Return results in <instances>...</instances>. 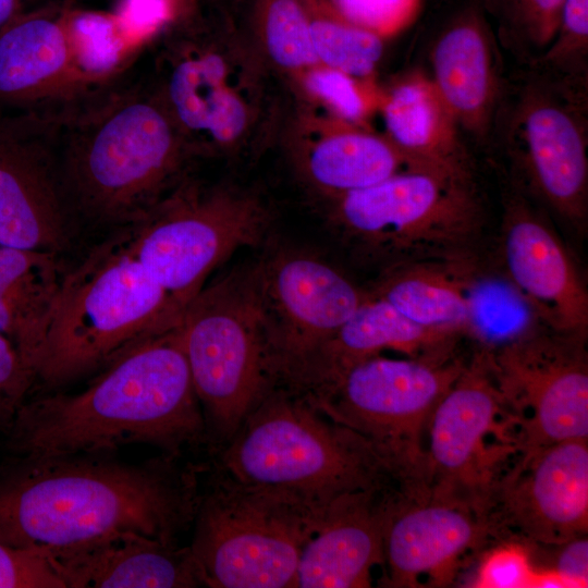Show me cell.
I'll use <instances>...</instances> for the list:
<instances>
[{
    "label": "cell",
    "instance_id": "cell-1",
    "mask_svg": "<svg viewBox=\"0 0 588 588\" xmlns=\"http://www.w3.org/2000/svg\"><path fill=\"white\" fill-rule=\"evenodd\" d=\"M24 462L0 481V540L39 552L121 531L177 543L200 499V469L180 455L142 463L101 454Z\"/></svg>",
    "mask_w": 588,
    "mask_h": 588
},
{
    "label": "cell",
    "instance_id": "cell-2",
    "mask_svg": "<svg viewBox=\"0 0 588 588\" xmlns=\"http://www.w3.org/2000/svg\"><path fill=\"white\" fill-rule=\"evenodd\" d=\"M11 427L24 457L103 454L138 443L181 455L207 443L180 324L123 354L85 390L24 403Z\"/></svg>",
    "mask_w": 588,
    "mask_h": 588
},
{
    "label": "cell",
    "instance_id": "cell-3",
    "mask_svg": "<svg viewBox=\"0 0 588 588\" xmlns=\"http://www.w3.org/2000/svg\"><path fill=\"white\" fill-rule=\"evenodd\" d=\"M50 118L70 208L100 224L143 219L197 157L154 84H111Z\"/></svg>",
    "mask_w": 588,
    "mask_h": 588
},
{
    "label": "cell",
    "instance_id": "cell-4",
    "mask_svg": "<svg viewBox=\"0 0 588 588\" xmlns=\"http://www.w3.org/2000/svg\"><path fill=\"white\" fill-rule=\"evenodd\" d=\"M216 453L215 468L229 479L316 511L348 494L402 487L368 440L284 387Z\"/></svg>",
    "mask_w": 588,
    "mask_h": 588
},
{
    "label": "cell",
    "instance_id": "cell-5",
    "mask_svg": "<svg viewBox=\"0 0 588 588\" xmlns=\"http://www.w3.org/2000/svg\"><path fill=\"white\" fill-rule=\"evenodd\" d=\"M184 310L134 257L121 229L65 273L36 380L56 388L103 369L179 326Z\"/></svg>",
    "mask_w": 588,
    "mask_h": 588
},
{
    "label": "cell",
    "instance_id": "cell-6",
    "mask_svg": "<svg viewBox=\"0 0 588 588\" xmlns=\"http://www.w3.org/2000/svg\"><path fill=\"white\" fill-rule=\"evenodd\" d=\"M180 330L207 443L217 452L278 387L257 261L205 285Z\"/></svg>",
    "mask_w": 588,
    "mask_h": 588
},
{
    "label": "cell",
    "instance_id": "cell-7",
    "mask_svg": "<svg viewBox=\"0 0 588 588\" xmlns=\"http://www.w3.org/2000/svg\"><path fill=\"white\" fill-rule=\"evenodd\" d=\"M322 200L354 253L383 269L474 252L483 224L474 182L429 171L407 170Z\"/></svg>",
    "mask_w": 588,
    "mask_h": 588
},
{
    "label": "cell",
    "instance_id": "cell-8",
    "mask_svg": "<svg viewBox=\"0 0 588 588\" xmlns=\"http://www.w3.org/2000/svg\"><path fill=\"white\" fill-rule=\"evenodd\" d=\"M272 222V210L257 193L187 175L123 230L134 257L186 308L236 250L266 242Z\"/></svg>",
    "mask_w": 588,
    "mask_h": 588
},
{
    "label": "cell",
    "instance_id": "cell-9",
    "mask_svg": "<svg viewBox=\"0 0 588 588\" xmlns=\"http://www.w3.org/2000/svg\"><path fill=\"white\" fill-rule=\"evenodd\" d=\"M177 39L159 56L154 85L183 137L197 157L250 149L272 118L268 69L234 37Z\"/></svg>",
    "mask_w": 588,
    "mask_h": 588
},
{
    "label": "cell",
    "instance_id": "cell-10",
    "mask_svg": "<svg viewBox=\"0 0 588 588\" xmlns=\"http://www.w3.org/2000/svg\"><path fill=\"white\" fill-rule=\"evenodd\" d=\"M322 510L245 487L216 470L200 492L189 546L203 586L296 587L302 549Z\"/></svg>",
    "mask_w": 588,
    "mask_h": 588
},
{
    "label": "cell",
    "instance_id": "cell-11",
    "mask_svg": "<svg viewBox=\"0 0 588 588\" xmlns=\"http://www.w3.org/2000/svg\"><path fill=\"white\" fill-rule=\"evenodd\" d=\"M588 88L523 65L505 81L492 140L520 182L573 229L588 218Z\"/></svg>",
    "mask_w": 588,
    "mask_h": 588
},
{
    "label": "cell",
    "instance_id": "cell-12",
    "mask_svg": "<svg viewBox=\"0 0 588 588\" xmlns=\"http://www.w3.org/2000/svg\"><path fill=\"white\" fill-rule=\"evenodd\" d=\"M466 363L454 353L391 358L348 367L321 394L320 411L368 440L408 492H426L422 436L430 415Z\"/></svg>",
    "mask_w": 588,
    "mask_h": 588
},
{
    "label": "cell",
    "instance_id": "cell-13",
    "mask_svg": "<svg viewBox=\"0 0 588 588\" xmlns=\"http://www.w3.org/2000/svg\"><path fill=\"white\" fill-rule=\"evenodd\" d=\"M425 485L438 498L474 506L505 455L517 452L514 419L479 350L438 402L428 420Z\"/></svg>",
    "mask_w": 588,
    "mask_h": 588
},
{
    "label": "cell",
    "instance_id": "cell-14",
    "mask_svg": "<svg viewBox=\"0 0 588 588\" xmlns=\"http://www.w3.org/2000/svg\"><path fill=\"white\" fill-rule=\"evenodd\" d=\"M586 338L544 328L486 351L514 419L519 452L588 439Z\"/></svg>",
    "mask_w": 588,
    "mask_h": 588
},
{
    "label": "cell",
    "instance_id": "cell-15",
    "mask_svg": "<svg viewBox=\"0 0 588 588\" xmlns=\"http://www.w3.org/2000/svg\"><path fill=\"white\" fill-rule=\"evenodd\" d=\"M519 454L498 470L480 504L493 537L556 546L587 535L588 439Z\"/></svg>",
    "mask_w": 588,
    "mask_h": 588
},
{
    "label": "cell",
    "instance_id": "cell-16",
    "mask_svg": "<svg viewBox=\"0 0 588 588\" xmlns=\"http://www.w3.org/2000/svg\"><path fill=\"white\" fill-rule=\"evenodd\" d=\"M278 377L284 385L359 307L367 291L327 260L295 249L257 261Z\"/></svg>",
    "mask_w": 588,
    "mask_h": 588
},
{
    "label": "cell",
    "instance_id": "cell-17",
    "mask_svg": "<svg viewBox=\"0 0 588 588\" xmlns=\"http://www.w3.org/2000/svg\"><path fill=\"white\" fill-rule=\"evenodd\" d=\"M69 209L49 114L0 119V245L65 249Z\"/></svg>",
    "mask_w": 588,
    "mask_h": 588
},
{
    "label": "cell",
    "instance_id": "cell-18",
    "mask_svg": "<svg viewBox=\"0 0 588 588\" xmlns=\"http://www.w3.org/2000/svg\"><path fill=\"white\" fill-rule=\"evenodd\" d=\"M501 266L551 330L587 336L588 291L554 229L519 191L503 197Z\"/></svg>",
    "mask_w": 588,
    "mask_h": 588
},
{
    "label": "cell",
    "instance_id": "cell-19",
    "mask_svg": "<svg viewBox=\"0 0 588 588\" xmlns=\"http://www.w3.org/2000/svg\"><path fill=\"white\" fill-rule=\"evenodd\" d=\"M490 537L487 520L474 506L429 493H405L385 529V584L418 587L428 576L434 585H444L461 559Z\"/></svg>",
    "mask_w": 588,
    "mask_h": 588
},
{
    "label": "cell",
    "instance_id": "cell-20",
    "mask_svg": "<svg viewBox=\"0 0 588 588\" xmlns=\"http://www.w3.org/2000/svg\"><path fill=\"white\" fill-rule=\"evenodd\" d=\"M405 493L401 487H387L327 505L302 549L296 587H370L372 568L384 563L389 519Z\"/></svg>",
    "mask_w": 588,
    "mask_h": 588
},
{
    "label": "cell",
    "instance_id": "cell-21",
    "mask_svg": "<svg viewBox=\"0 0 588 588\" xmlns=\"http://www.w3.org/2000/svg\"><path fill=\"white\" fill-rule=\"evenodd\" d=\"M493 28L470 0L439 33L430 53V78L462 133L491 144L505 87Z\"/></svg>",
    "mask_w": 588,
    "mask_h": 588
},
{
    "label": "cell",
    "instance_id": "cell-22",
    "mask_svg": "<svg viewBox=\"0 0 588 588\" xmlns=\"http://www.w3.org/2000/svg\"><path fill=\"white\" fill-rule=\"evenodd\" d=\"M66 9L54 1L0 29V108L52 111L89 95L75 68Z\"/></svg>",
    "mask_w": 588,
    "mask_h": 588
},
{
    "label": "cell",
    "instance_id": "cell-23",
    "mask_svg": "<svg viewBox=\"0 0 588 588\" xmlns=\"http://www.w3.org/2000/svg\"><path fill=\"white\" fill-rule=\"evenodd\" d=\"M285 135L295 172L320 199L411 170L383 133L304 108L296 107Z\"/></svg>",
    "mask_w": 588,
    "mask_h": 588
},
{
    "label": "cell",
    "instance_id": "cell-24",
    "mask_svg": "<svg viewBox=\"0 0 588 588\" xmlns=\"http://www.w3.org/2000/svg\"><path fill=\"white\" fill-rule=\"evenodd\" d=\"M462 336L457 331L416 323L367 291V297L354 314L283 387L315 397L360 360L385 351L407 357L452 354Z\"/></svg>",
    "mask_w": 588,
    "mask_h": 588
},
{
    "label": "cell",
    "instance_id": "cell-25",
    "mask_svg": "<svg viewBox=\"0 0 588 588\" xmlns=\"http://www.w3.org/2000/svg\"><path fill=\"white\" fill-rule=\"evenodd\" d=\"M65 588L203 586L189 547L121 531L41 552Z\"/></svg>",
    "mask_w": 588,
    "mask_h": 588
},
{
    "label": "cell",
    "instance_id": "cell-26",
    "mask_svg": "<svg viewBox=\"0 0 588 588\" xmlns=\"http://www.w3.org/2000/svg\"><path fill=\"white\" fill-rule=\"evenodd\" d=\"M379 114L411 170L474 182L462 131L429 75L413 71L383 86Z\"/></svg>",
    "mask_w": 588,
    "mask_h": 588
},
{
    "label": "cell",
    "instance_id": "cell-27",
    "mask_svg": "<svg viewBox=\"0 0 588 588\" xmlns=\"http://www.w3.org/2000/svg\"><path fill=\"white\" fill-rule=\"evenodd\" d=\"M58 254L0 245V333L34 372L65 277Z\"/></svg>",
    "mask_w": 588,
    "mask_h": 588
},
{
    "label": "cell",
    "instance_id": "cell-28",
    "mask_svg": "<svg viewBox=\"0 0 588 588\" xmlns=\"http://www.w3.org/2000/svg\"><path fill=\"white\" fill-rule=\"evenodd\" d=\"M448 260L463 287V335L477 341L480 350L494 351L548 328L501 265L493 268L475 250Z\"/></svg>",
    "mask_w": 588,
    "mask_h": 588
},
{
    "label": "cell",
    "instance_id": "cell-29",
    "mask_svg": "<svg viewBox=\"0 0 588 588\" xmlns=\"http://www.w3.org/2000/svg\"><path fill=\"white\" fill-rule=\"evenodd\" d=\"M368 292L416 323L463 335L465 298L448 259L407 261L384 268Z\"/></svg>",
    "mask_w": 588,
    "mask_h": 588
},
{
    "label": "cell",
    "instance_id": "cell-30",
    "mask_svg": "<svg viewBox=\"0 0 588 588\" xmlns=\"http://www.w3.org/2000/svg\"><path fill=\"white\" fill-rule=\"evenodd\" d=\"M76 71L87 94L111 85L147 46L113 13L66 9Z\"/></svg>",
    "mask_w": 588,
    "mask_h": 588
},
{
    "label": "cell",
    "instance_id": "cell-31",
    "mask_svg": "<svg viewBox=\"0 0 588 588\" xmlns=\"http://www.w3.org/2000/svg\"><path fill=\"white\" fill-rule=\"evenodd\" d=\"M284 82L299 108L370 128L379 114L383 86L377 77L356 76L317 63Z\"/></svg>",
    "mask_w": 588,
    "mask_h": 588
},
{
    "label": "cell",
    "instance_id": "cell-32",
    "mask_svg": "<svg viewBox=\"0 0 588 588\" xmlns=\"http://www.w3.org/2000/svg\"><path fill=\"white\" fill-rule=\"evenodd\" d=\"M250 46L284 81L317 64L303 0H252Z\"/></svg>",
    "mask_w": 588,
    "mask_h": 588
},
{
    "label": "cell",
    "instance_id": "cell-33",
    "mask_svg": "<svg viewBox=\"0 0 588 588\" xmlns=\"http://www.w3.org/2000/svg\"><path fill=\"white\" fill-rule=\"evenodd\" d=\"M317 63L362 77H377L384 41L342 15L329 0H303Z\"/></svg>",
    "mask_w": 588,
    "mask_h": 588
},
{
    "label": "cell",
    "instance_id": "cell-34",
    "mask_svg": "<svg viewBox=\"0 0 588 588\" xmlns=\"http://www.w3.org/2000/svg\"><path fill=\"white\" fill-rule=\"evenodd\" d=\"M499 45L520 65L538 58L553 39L565 0H474Z\"/></svg>",
    "mask_w": 588,
    "mask_h": 588
},
{
    "label": "cell",
    "instance_id": "cell-35",
    "mask_svg": "<svg viewBox=\"0 0 588 588\" xmlns=\"http://www.w3.org/2000/svg\"><path fill=\"white\" fill-rule=\"evenodd\" d=\"M526 65L552 79L588 88V0H565L553 39Z\"/></svg>",
    "mask_w": 588,
    "mask_h": 588
},
{
    "label": "cell",
    "instance_id": "cell-36",
    "mask_svg": "<svg viewBox=\"0 0 588 588\" xmlns=\"http://www.w3.org/2000/svg\"><path fill=\"white\" fill-rule=\"evenodd\" d=\"M348 21L388 40L417 17L422 0H329Z\"/></svg>",
    "mask_w": 588,
    "mask_h": 588
},
{
    "label": "cell",
    "instance_id": "cell-37",
    "mask_svg": "<svg viewBox=\"0 0 588 588\" xmlns=\"http://www.w3.org/2000/svg\"><path fill=\"white\" fill-rule=\"evenodd\" d=\"M537 568L523 542H503L486 553L481 560L474 587L517 588L535 587Z\"/></svg>",
    "mask_w": 588,
    "mask_h": 588
},
{
    "label": "cell",
    "instance_id": "cell-38",
    "mask_svg": "<svg viewBox=\"0 0 588 588\" xmlns=\"http://www.w3.org/2000/svg\"><path fill=\"white\" fill-rule=\"evenodd\" d=\"M0 588L65 587L41 552L0 540Z\"/></svg>",
    "mask_w": 588,
    "mask_h": 588
},
{
    "label": "cell",
    "instance_id": "cell-39",
    "mask_svg": "<svg viewBox=\"0 0 588 588\" xmlns=\"http://www.w3.org/2000/svg\"><path fill=\"white\" fill-rule=\"evenodd\" d=\"M35 380L34 370L0 333V421L12 422Z\"/></svg>",
    "mask_w": 588,
    "mask_h": 588
},
{
    "label": "cell",
    "instance_id": "cell-40",
    "mask_svg": "<svg viewBox=\"0 0 588 588\" xmlns=\"http://www.w3.org/2000/svg\"><path fill=\"white\" fill-rule=\"evenodd\" d=\"M551 567L538 571L536 587H587V535L556 544Z\"/></svg>",
    "mask_w": 588,
    "mask_h": 588
},
{
    "label": "cell",
    "instance_id": "cell-41",
    "mask_svg": "<svg viewBox=\"0 0 588 588\" xmlns=\"http://www.w3.org/2000/svg\"><path fill=\"white\" fill-rule=\"evenodd\" d=\"M56 0H0V29L20 15Z\"/></svg>",
    "mask_w": 588,
    "mask_h": 588
},
{
    "label": "cell",
    "instance_id": "cell-42",
    "mask_svg": "<svg viewBox=\"0 0 588 588\" xmlns=\"http://www.w3.org/2000/svg\"><path fill=\"white\" fill-rule=\"evenodd\" d=\"M226 1H229V2H231V3H233V4H236V3H238L241 0H226Z\"/></svg>",
    "mask_w": 588,
    "mask_h": 588
},
{
    "label": "cell",
    "instance_id": "cell-43",
    "mask_svg": "<svg viewBox=\"0 0 588 588\" xmlns=\"http://www.w3.org/2000/svg\"><path fill=\"white\" fill-rule=\"evenodd\" d=\"M192 2L196 3V0H191Z\"/></svg>",
    "mask_w": 588,
    "mask_h": 588
}]
</instances>
